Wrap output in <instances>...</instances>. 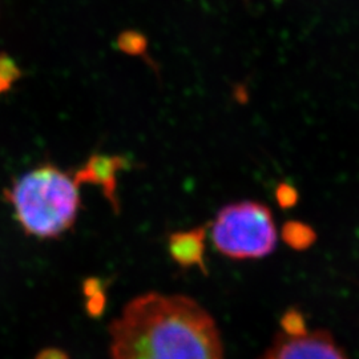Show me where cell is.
<instances>
[{
    "mask_svg": "<svg viewBox=\"0 0 359 359\" xmlns=\"http://www.w3.org/2000/svg\"><path fill=\"white\" fill-rule=\"evenodd\" d=\"M111 359H224L213 316L188 295L149 292L109 325Z\"/></svg>",
    "mask_w": 359,
    "mask_h": 359,
    "instance_id": "obj_1",
    "label": "cell"
},
{
    "mask_svg": "<svg viewBox=\"0 0 359 359\" xmlns=\"http://www.w3.org/2000/svg\"><path fill=\"white\" fill-rule=\"evenodd\" d=\"M4 200L27 236L56 240L72 231L81 208L80 187L53 164H43L15 180Z\"/></svg>",
    "mask_w": 359,
    "mask_h": 359,
    "instance_id": "obj_2",
    "label": "cell"
},
{
    "mask_svg": "<svg viewBox=\"0 0 359 359\" xmlns=\"http://www.w3.org/2000/svg\"><path fill=\"white\" fill-rule=\"evenodd\" d=\"M212 243L231 259H257L269 256L277 245L271 210L257 201L224 206L210 225Z\"/></svg>",
    "mask_w": 359,
    "mask_h": 359,
    "instance_id": "obj_3",
    "label": "cell"
},
{
    "mask_svg": "<svg viewBox=\"0 0 359 359\" xmlns=\"http://www.w3.org/2000/svg\"><path fill=\"white\" fill-rule=\"evenodd\" d=\"M259 359H347L333 337L322 330H309L297 311L283 318V330Z\"/></svg>",
    "mask_w": 359,
    "mask_h": 359,
    "instance_id": "obj_4",
    "label": "cell"
},
{
    "mask_svg": "<svg viewBox=\"0 0 359 359\" xmlns=\"http://www.w3.org/2000/svg\"><path fill=\"white\" fill-rule=\"evenodd\" d=\"M130 161L126 156L120 154H90L86 164L79 168L72 177L76 181L77 185L83 184L97 185L102 188L104 197L112 208L115 215H120L121 206L117 198V182L118 173L129 169Z\"/></svg>",
    "mask_w": 359,
    "mask_h": 359,
    "instance_id": "obj_5",
    "label": "cell"
},
{
    "mask_svg": "<svg viewBox=\"0 0 359 359\" xmlns=\"http://www.w3.org/2000/svg\"><path fill=\"white\" fill-rule=\"evenodd\" d=\"M206 236L208 226L205 225L169 234L168 252L172 259L181 268H198L203 273H206Z\"/></svg>",
    "mask_w": 359,
    "mask_h": 359,
    "instance_id": "obj_6",
    "label": "cell"
},
{
    "mask_svg": "<svg viewBox=\"0 0 359 359\" xmlns=\"http://www.w3.org/2000/svg\"><path fill=\"white\" fill-rule=\"evenodd\" d=\"M283 243L294 250H306L316 243L317 234L314 229L301 221H287L281 229Z\"/></svg>",
    "mask_w": 359,
    "mask_h": 359,
    "instance_id": "obj_7",
    "label": "cell"
},
{
    "mask_svg": "<svg viewBox=\"0 0 359 359\" xmlns=\"http://www.w3.org/2000/svg\"><path fill=\"white\" fill-rule=\"evenodd\" d=\"M116 46L123 53L133 57H140L147 65H151L154 71H157L154 60L148 55V39L142 32L135 29L123 31L117 36Z\"/></svg>",
    "mask_w": 359,
    "mask_h": 359,
    "instance_id": "obj_8",
    "label": "cell"
},
{
    "mask_svg": "<svg viewBox=\"0 0 359 359\" xmlns=\"http://www.w3.org/2000/svg\"><path fill=\"white\" fill-rule=\"evenodd\" d=\"M22 75L13 57L7 53H0V95L11 90Z\"/></svg>",
    "mask_w": 359,
    "mask_h": 359,
    "instance_id": "obj_9",
    "label": "cell"
},
{
    "mask_svg": "<svg viewBox=\"0 0 359 359\" xmlns=\"http://www.w3.org/2000/svg\"><path fill=\"white\" fill-rule=\"evenodd\" d=\"M276 200L283 209H290L298 203V192L293 185L281 182L276 188Z\"/></svg>",
    "mask_w": 359,
    "mask_h": 359,
    "instance_id": "obj_10",
    "label": "cell"
}]
</instances>
